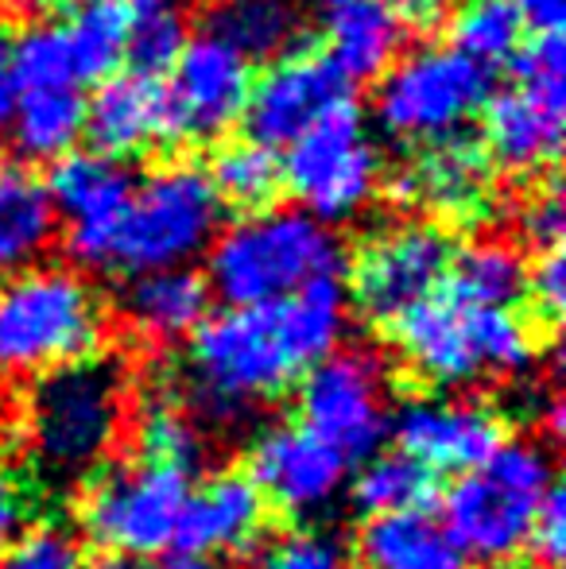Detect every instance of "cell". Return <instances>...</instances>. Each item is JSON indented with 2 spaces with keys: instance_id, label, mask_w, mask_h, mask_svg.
Returning a JSON list of instances; mask_svg holds the SVG:
<instances>
[{
  "instance_id": "1",
  "label": "cell",
  "mask_w": 566,
  "mask_h": 569,
  "mask_svg": "<svg viewBox=\"0 0 566 569\" xmlns=\"http://www.w3.org/2000/svg\"><path fill=\"white\" fill-rule=\"evenodd\" d=\"M346 287L338 279L260 307H226L187 338L171 396L214 427H234L287 396L346 333Z\"/></svg>"
},
{
  "instance_id": "2",
  "label": "cell",
  "mask_w": 566,
  "mask_h": 569,
  "mask_svg": "<svg viewBox=\"0 0 566 569\" xmlns=\"http://www.w3.org/2000/svg\"><path fill=\"white\" fill-rule=\"evenodd\" d=\"M226 226V206L206 167L167 163L132 187L129 202L101 232L70 240V256L90 271L143 276L159 268H190L210 252Z\"/></svg>"
},
{
  "instance_id": "3",
  "label": "cell",
  "mask_w": 566,
  "mask_h": 569,
  "mask_svg": "<svg viewBox=\"0 0 566 569\" xmlns=\"http://www.w3.org/2000/svg\"><path fill=\"white\" fill-rule=\"evenodd\" d=\"M206 256V283L226 307H260L299 295L322 279H338L346 260L338 232L299 206H265L221 226Z\"/></svg>"
},
{
  "instance_id": "4",
  "label": "cell",
  "mask_w": 566,
  "mask_h": 569,
  "mask_svg": "<svg viewBox=\"0 0 566 569\" xmlns=\"http://www.w3.org/2000/svg\"><path fill=\"white\" fill-rule=\"evenodd\" d=\"M393 330L404 368L435 391L477 388L524 372L536 360V333L520 310L477 307L450 291H438Z\"/></svg>"
},
{
  "instance_id": "5",
  "label": "cell",
  "mask_w": 566,
  "mask_h": 569,
  "mask_svg": "<svg viewBox=\"0 0 566 569\" xmlns=\"http://www.w3.org/2000/svg\"><path fill=\"white\" fill-rule=\"evenodd\" d=\"M132 380L125 360L93 357L39 376L28 396V442L54 477H90L129 427Z\"/></svg>"
},
{
  "instance_id": "6",
  "label": "cell",
  "mask_w": 566,
  "mask_h": 569,
  "mask_svg": "<svg viewBox=\"0 0 566 569\" xmlns=\"http://www.w3.org/2000/svg\"><path fill=\"white\" fill-rule=\"evenodd\" d=\"M106 302L78 268L31 263L0 279V376H47L106 341Z\"/></svg>"
},
{
  "instance_id": "7",
  "label": "cell",
  "mask_w": 566,
  "mask_h": 569,
  "mask_svg": "<svg viewBox=\"0 0 566 569\" xmlns=\"http://www.w3.org/2000/svg\"><path fill=\"white\" fill-rule=\"evenodd\" d=\"M555 488L552 453L539 442L508 438L446 488L443 523L474 566H513L528 558L539 508Z\"/></svg>"
},
{
  "instance_id": "8",
  "label": "cell",
  "mask_w": 566,
  "mask_h": 569,
  "mask_svg": "<svg viewBox=\"0 0 566 569\" xmlns=\"http://www.w3.org/2000/svg\"><path fill=\"white\" fill-rule=\"evenodd\" d=\"M481 151L513 179H536L559 159L566 128V51L559 31H536L513 54V86L481 106Z\"/></svg>"
},
{
  "instance_id": "9",
  "label": "cell",
  "mask_w": 566,
  "mask_h": 569,
  "mask_svg": "<svg viewBox=\"0 0 566 569\" xmlns=\"http://www.w3.org/2000/svg\"><path fill=\"white\" fill-rule=\"evenodd\" d=\"M280 179L291 190L302 213L322 226L354 221L377 202L385 163L369 132V120L354 106V98L330 109L322 120L295 136L280 159Z\"/></svg>"
},
{
  "instance_id": "10",
  "label": "cell",
  "mask_w": 566,
  "mask_h": 569,
  "mask_svg": "<svg viewBox=\"0 0 566 569\" xmlns=\"http://www.w3.org/2000/svg\"><path fill=\"white\" fill-rule=\"evenodd\" d=\"M489 98V70L454 47H416L377 78L373 117L380 132L408 148L454 140L481 113Z\"/></svg>"
},
{
  "instance_id": "11",
  "label": "cell",
  "mask_w": 566,
  "mask_h": 569,
  "mask_svg": "<svg viewBox=\"0 0 566 569\" xmlns=\"http://www.w3.org/2000/svg\"><path fill=\"white\" fill-rule=\"evenodd\" d=\"M190 485V472L140 457L101 465L78 503V527L93 547H101V555L159 558L175 550Z\"/></svg>"
},
{
  "instance_id": "12",
  "label": "cell",
  "mask_w": 566,
  "mask_h": 569,
  "mask_svg": "<svg viewBox=\"0 0 566 569\" xmlns=\"http://www.w3.org/2000/svg\"><path fill=\"white\" fill-rule=\"evenodd\" d=\"M299 427L341 453L349 465L365 461L388 438V372L369 349H334L295 383Z\"/></svg>"
},
{
  "instance_id": "13",
  "label": "cell",
  "mask_w": 566,
  "mask_h": 569,
  "mask_svg": "<svg viewBox=\"0 0 566 569\" xmlns=\"http://www.w3.org/2000/svg\"><path fill=\"white\" fill-rule=\"evenodd\" d=\"M252 90V62L218 36L187 39L167 82H159V143L202 148L229 136L245 117Z\"/></svg>"
},
{
  "instance_id": "14",
  "label": "cell",
  "mask_w": 566,
  "mask_h": 569,
  "mask_svg": "<svg viewBox=\"0 0 566 569\" xmlns=\"http://www.w3.org/2000/svg\"><path fill=\"white\" fill-rule=\"evenodd\" d=\"M450 237L443 226L424 218L393 221L365 237L349 268L354 302L373 326L393 330L400 318L435 299L450 268Z\"/></svg>"
},
{
  "instance_id": "15",
  "label": "cell",
  "mask_w": 566,
  "mask_h": 569,
  "mask_svg": "<svg viewBox=\"0 0 566 569\" xmlns=\"http://www.w3.org/2000/svg\"><path fill=\"white\" fill-rule=\"evenodd\" d=\"M245 472L265 496L268 511L310 523L341 500L349 461L326 442H318L299 422H276L252 438Z\"/></svg>"
},
{
  "instance_id": "16",
  "label": "cell",
  "mask_w": 566,
  "mask_h": 569,
  "mask_svg": "<svg viewBox=\"0 0 566 569\" xmlns=\"http://www.w3.org/2000/svg\"><path fill=\"white\" fill-rule=\"evenodd\" d=\"M396 450L419 461L430 477H458L497 453L508 442V422L497 407L458 396H416L388 419Z\"/></svg>"
},
{
  "instance_id": "17",
  "label": "cell",
  "mask_w": 566,
  "mask_h": 569,
  "mask_svg": "<svg viewBox=\"0 0 566 569\" xmlns=\"http://www.w3.org/2000/svg\"><path fill=\"white\" fill-rule=\"evenodd\" d=\"M349 101V86L315 51H287L268 62L265 74L252 78L241 124H249V140L265 148H287L295 136L307 132L315 120Z\"/></svg>"
},
{
  "instance_id": "18",
  "label": "cell",
  "mask_w": 566,
  "mask_h": 569,
  "mask_svg": "<svg viewBox=\"0 0 566 569\" xmlns=\"http://www.w3.org/2000/svg\"><path fill=\"white\" fill-rule=\"evenodd\" d=\"M268 503L241 469L195 480L175 531V550L202 562L249 558L268 539Z\"/></svg>"
},
{
  "instance_id": "19",
  "label": "cell",
  "mask_w": 566,
  "mask_h": 569,
  "mask_svg": "<svg viewBox=\"0 0 566 569\" xmlns=\"http://www.w3.org/2000/svg\"><path fill=\"white\" fill-rule=\"evenodd\" d=\"M393 194L408 210L435 213L443 221H477L493 206V167L481 143L454 136L419 148L396 171Z\"/></svg>"
},
{
  "instance_id": "20",
  "label": "cell",
  "mask_w": 566,
  "mask_h": 569,
  "mask_svg": "<svg viewBox=\"0 0 566 569\" xmlns=\"http://www.w3.org/2000/svg\"><path fill=\"white\" fill-rule=\"evenodd\" d=\"M47 198L54 206V218H62L70 226V240L101 232L109 221L121 213V206L129 202L132 179L129 163L101 151H70V156L54 159L51 179L43 182Z\"/></svg>"
},
{
  "instance_id": "21",
  "label": "cell",
  "mask_w": 566,
  "mask_h": 569,
  "mask_svg": "<svg viewBox=\"0 0 566 569\" xmlns=\"http://www.w3.org/2000/svg\"><path fill=\"white\" fill-rule=\"evenodd\" d=\"M357 569H474L466 550L430 508L373 516L354 539Z\"/></svg>"
},
{
  "instance_id": "22",
  "label": "cell",
  "mask_w": 566,
  "mask_h": 569,
  "mask_svg": "<svg viewBox=\"0 0 566 569\" xmlns=\"http://www.w3.org/2000/svg\"><path fill=\"white\" fill-rule=\"evenodd\" d=\"M86 136L93 151L113 156L121 163L143 156L151 143H159V82L143 74L101 78L98 90L86 101Z\"/></svg>"
},
{
  "instance_id": "23",
  "label": "cell",
  "mask_w": 566,
  "mask_h": 569,
  "mask_svg": "<svg viewBox=\"0 0 566 569\" xmlns=\"http://www.w3.org/2000/svg\"><path fill=\"white\" fill-rule=\"evenodd\" d=\"M125 318L132 330L151 341H182L210 318L214 295L202 271L195 268H159L132 276L125 287Z\"/></svg>"
},
{
  "instance_id": "24",
  "label": "cell",
  "mask_w": 566,
  "mask_h": 569,
  "mask_svg": "<svg viewBox=\"0 0 566 569\" xmlns=\"http://www.w3.org/2000/svg\"><path fill=\"white\" fill-rule=\"evenodd\" d=\"M404 23L396 20L388 0H357L341 12L326 16V54L341 82H377L404 47Z\"/></svg>"
},
{
  "instance_id": "25",
  "label": "cell",
  "mask_w": 566,
  "mask_h": 569,
  "mask_svg": "<svg viewBox=\"0 0 566 569\" xmlns=\"http://www.w3.org/2000/svg\"><path fill=\"white\" fill-rule=\"evenodd\" d=\"M54 206L39 174L0 159V279L31 268L54 240Z\"/></svg>"
},
{
  "instance_id": "26",
  "label": "cell",
  "mask_w": 566,
  "mask_h": 569,
  "mask_svg": "<svg viewBox=\"0 0 566 569\" xmlns=\"http://www.w3.org/2000/svg\"><path fill=\"white\" fill-rule=\"evenodd\" d=\"M528 287V260L505 237H474L450 252L446 291L477 307L516 310Z\"/></svg>"
},
{
  "instance_id": "27",
  "label": "cell",
  "mask_w": 566,
  "mask_h": 569,
  "mask_svg": "<svg viewBox=\"0 0 566 569\" xmlns=\"http://www.w3.org/2000/svg\"><path fill=\"white\" fill-rule=\"evenodd\" d=\"M86 132V98L78 86L70 90H23L16 117L4 136L28 163H54L70 156Z\"/></svg>"
},
{
  "instance_id": "28",
  "label": "cell",
  "mask_w": 566,
  "mask_h": 569,
  "mask_svg": "<svg viewBox=\"0 0 566 569\" xmlns=\"http://www.w3.org/2000/svg\"><path fill=\"white\" fill-rule=\"evenodd\" d=\"M210 36L234 47L249 62H272L295 51L302 16L295 0H218L210 12Z\"/></svg>"
},
{
  "instance_id": "29",
  "label": "cell",
  "mask_w": 566,
  "mask_h": 569,
  "mask_svg": "<svg viewBox=\"0 0 566 569\" xmlns=\"http://www.w3.org/2000/svg\"><path fill=\"white\" fill-rule=\"evenodd\" d=\"M346 485L354 503L365 511V519L430 508V500H435V477L400 450L369 453L365 461H357L354 477Z\"/></svg>"
},
{
  "instance_id": "30",
  "label": "cell",
  "mask_w": 566,
  "mask_h": 569,
  "mask_svg": "<svg viewBox=\"0 0 566 569\" xmlns=\"http://www.w3.org/2000/svg\"><path fill=\"white\" fill-rule=\"evenodd\" d=\"M450 47L469 62L493 70L513 62L524 43V20L516 16L513 0H458L446 16Z\"/></svg>"
},
{
  "instance_id": "31",
  "label": "cell",
  "mask_w": 566,
  "mask_h": 569,
  "mask_svg": "<svg viewBox=\"0 0 566 569\" xmlns=\"http://www.w3.org/2000/svg\"><path fill=\"white\" fill-rule=\"evenodd\" d=\"M129 16L132 8L121 0H93L70 12V20L62 23L70 43V59L78 67V78H101L117 74L125 67V43H129Z\"/></svg>"
},
{
  "instance_id": "32",
  "label": "cell",
  "mask_w": 566,
  "mask_h": 569,
  "mask_svg": "<svg viewBox=\"0 0 566 569\" xmlns=\"http://www.w3.org/2000/svg\"><path fill=\"white\" fill-rule=\"evenodd\" d=\"M132 438H137L140 461L171 465V469L195 472L202 461V435L190 411L171 396V388L148 396L132 422Z\"/></svg>"
},
{
  "instance_id": "33",
  "label": "cell",
  "mask_w": 566,
  "mask_h": 569,
  "mask_svg": "<svg viewBox=\"0 0 566 569\" xmlns=\"http://www.w3.org/2000/svg\"><path fill=\"white\" fill-rule=\"evenodd\" d=\"M206 174H210L221 206H234V210H245V213L265 210V206L276 198V190L284 187L280 156L257 140H241V143L218 148V156H214V163Z\"/></svg>"
},
{
  "instance_id": "34",
  "label": "cell",
  "mask_w": 566,
  "mask_h": 569,
  "mask_svg": "<svg viewBox=\"0 0 566 569\" xmlns=\"http://www.w3.org/2000/svg\"><path fill=\"white\" fill-rule=\"evenodd\" d=\"M187 23H182L179 8L163 4H137L129 16V43H125V62L132 74L143 78H163L175 67V59L187 47Z\"/></svg>"
},
{
  "instance_id": "35",
  "label": "cell",
  "mask_w": 566,
  "mask_h": 569,
  "mask_svg": "<svg viewBox=\"0 0 566 569\" xmlns=\"http://www.w3.org/2000/svg\"><path fill=\"white\" fill-rule=\"evenodd\" d=\"M16 82L23 90H70L78 86V67L70 59V43L62 23L36 20L16 36Z\"/></svg>"
},
{
  "instance_id": "36",
  "label": "cell",
  "mask_w": 566,
  "mask_h": 569,
  "mask_svg": "<svg viewBox=\"0 0 566 569\" xmlns=\"http://www.w3.org/2000/svg\"><path fill=\"white\" fill-rule=\"evenodd\" d=\"M249 569H349V550L322 527H291L260 542Z\"/></svg>"
},
{
  "instance_id": "37",
  "label": "cell",
  "mask_w": 566,
  "mask_h": 569,
  "mask_svg": "<svg viewBox=\"0 0 566 569\" xmlns=\"http://www.w3.org/2000/svg\"><path fill=\"white\" fill-rule=\"evenodd\" d=\"M0 569H86V547L67 527L28 523L0 550Z\"/></svg>"
},
{
  "instance_id": "38",
  "label": "cell",
  "mask_w": 566,
  "mask_h": 569,
  "mask_svg": "<svg viewBox=\"0 0 566 569\" xmlns=\"http://www.w3.org/2000/svg\"><path fill=\"white\" fill-rule=\"evenodd\" d=\"M563 226H566V206H563V190L559 182H544L536 194H528L516 210V229L528 244L544 248H559L563 244Z\"/></svg>"
},
{
  "instance_id": "39",
  "label": "cell",
  "mask_w": 566,
  "mask_h": 569,
  "mask_svg": "<svg viewBox=\"0 0 566 569\" xmlns=\"http://www.w3.org/2000/svg\"><path fill=\"white\" fill-rule=\"evenodd\" d=\"M524 299L536 302V310L544 318H559L566 307V263L559 248H544L536 256V263H528V287H524Z\"/></svg>"
},
{
  "instance_id": "40",
  "label": "cell",
  "mask_w": 566,
  "mask_h": 569,
  "mask_svg": "<svg viewBox=\"0 0 566 569\" xmlns=\"http://www.w3.org/2000/svg\"><path fill=\"white\" fill-rule=\"evenodd\" d=\"M36 516V492L16 469L0 465V550L23 531Z\"/></svg>"
},
{
  "instance_id": "41",
  "label": "cell",
  "mask_w": 566,
  "mask_h": 569,
  "mask_svg": "<svg viewBox=\"0 0 566 569\" xmlns=\"http://www.w3.org/2000/svg\"><path fill=\"white\" fill-rule=\"evenodd\" d=\"M528 555L536 558L544 569H559L566 555V516H563V492L555 488L547 496V503L539 508L536 531H532V547Z\"/></svg>"
},
{
  "instance_id": "42",
  "label": "cell",
  "mask_w": 566,
  "mask_h": 569,
  "mask_svg": "<svg viewBox=\"0 0 566 569\" xmlns=\"http://www.w3.org/2000/svg\"><path fill=\"white\" fill-rule=\"evenodd\" d=\"M20 106V82H16V31L0 20V136L8 132Z\"/></svg>"
},
{
  "instance_id": "43",
  "label": "cell",
  "mask_w": 566,
  "mask_h": 569,
  "mask_svg": "<svg viewBox=\"0 0 566 569\" xmlns=\"http://www.w3.org/2000/svg\"><path fill=\"white\" fill-rule=\"evenodd\" d=\"M404 31H435L450 16V0H388Z\"/></svg>"
},
{
  "instance_id": "44",
  "label": "cell",
  "mask_w": 566,
  "mask_h": 569,
  "mask_svg": "<svg viewBox=\"0 0 566 569\" xmlns=\"http://www.w3.org/2000/svg\"><path fill=\"white\" fill-rule=\"evenodd\" d=\"M516 16L524 20V28L536 31H559L563 28V8L566 0H513Z\"/></svg>"
},
{
  "instance_id": "45",
  "label": "cell",
  "mask_w": 566,
  "mask_h": 569,
  "mask_svg": "<svg viewBox=\"0 0 566 569\" xmlns=\"http://www.w3.org/2000/svg\"><path fill=\"white\" fill-rule=\"evenodd\" d=\"M86 569H159L151 558H129V555H101L98 562H86Z\"/></svg>"
},
{
  "instance_id": "46",
  "label": "cell",
  "mask_w": 566,
  "mask_h": 569,
  "mask_svg": "<svg viewBox=\"0 0 566 569\" xmlns=\"http://www.w3.org/2000/svg\"><path fill=\"white\" fill-rule=\"evenodd\" d=\"M20 8H31V12H75L82 4H93V0H16Z\"/></svg>"
},
{
  "instance_id": "47",
  "label": "cell",
  "mask_w": 566,
  "mask_h": 569,
  "mask_svg": "<svg viewBox=\"0 0 566 569\" xmlns=\"http://www.w3.org/2000/svg\"><path fill=\"white\" fill-rule=\"evenodd\" d=\"M163 569H218V562H202V558H187V555H179L171 566H163Z\"/></svg>"
},
{
  "instance_id": "48",
  "label": "cell",
  "mask_w": 566,
  "mask_h": 569,
  "mask_svg": "<svg viewBox=\"0 0 566 569\" xmlns=\"http://www.w3.org/2000/svg\"><path fill=\"white\" fill-rule=\"evenodd\" d=\"M310 4L318 8L322 16H334V12H341V8H349V4H357V0H310Z\"/></svg>"
},
{
  "instance_id": "49",
  "label": "cell",
  "mask_w": 566,
  "mask_h": 569,
  "mask_svg": "<svg viewBox=\"0 0 566 569\" xmlns=\"http://www.w3.org/2000/svg\"><path fill=\"white\" fill-rule=\"evenodd\" d=\"M137 4H163V8H179V4H190V0H137Z\"/></svg>"
}]
</instances>
